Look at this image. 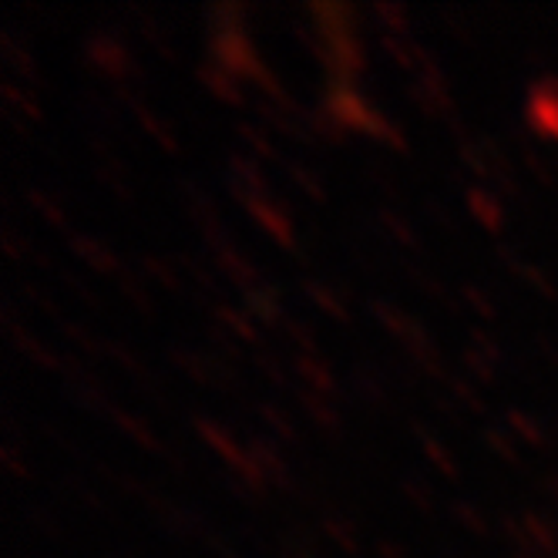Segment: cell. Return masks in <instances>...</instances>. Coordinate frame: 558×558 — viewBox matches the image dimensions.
I'll return each mask as SVG.
<instances>
[{
    "label": "cell",
    "instance_id": "cell-27",
    "mask_svg": "<svg viewBox=\"0 0 558 558\" xmlns=\"http://www.w3.org/2000/svg\"><path fill=\"white\" fill-rule=\"evenodd\" d=\"M0 51H4V61L14 68V74L21 77V82H27V85H34L37 82V68H34V58L14 41L11 34H4L0 37Z\"/></svg>",
    "mask_w": 558,
    "mask_h": 558
},
{
    "label": "cell",
    "instance_id": "cell-22",
    "mask_svg": "<svg viewBox=\"0 0 558 558\" xmlns=\"http://www.w3.org/2000/svg\"><path fill=\"white\" fill-rule=\"evenodd\" d=\"M172 364L189 374L195 384H213V361L209 353H198V350H185V347H172Z\"/></svg>",
    "mask_w": 558,
    "mask_h": 558
},
{
    "label": "cell",
    "instance_id": "cell-35",
    "mask_svg": "<svg viewBox=\"0 0 558 558\" xmlns=\"http://www.w3.org/2000/svg\"><path fill=\"white\" fill-rule=\"evenodd\" d=\"M451 511H454V518H458V522H461L471 535L488 538L492 525H488V518H485V511H482V508H474L471 501H454V505H451Z\"/></svg>",
    "mask_w": 558,
    "mask_h": 558
},
{
    "label": "cell",
    "instance_id": "cell-19",
    "mask_svg": "<svg viewBox=\"0 0 558 558\" xmlns=\"http://www.w3.org/2000/svg\"><path fill=\"white\" fill-rule=\"evenodd\" d=\"M300 404H303L306 417H310L316 427H320V430H327V434H337V430H340V414H337V408L330 404V397L313 393V390H303V387H300Z\"/></svg>",
    "mask_w": 558,
    "mask_h": 558
},
{
    "label": "cell",
    "instance_id": "cell-2",
    "mask_svg": "<svg viewBox=\"0 0 558 558\" xmlns=\"http://www.w3.org/2000/svg\"><path fill=\"white\" fill-rule=\"evenodd\" d=\"M85 54H88V61L101 71V74H108L114 85H129L132 77L138 74V64H135V58L114 41L111 34H95L92 41H88V48H85Z\"/></svg>",
    "mask_w": 558,
    "mask_h": 558
},
{
    "label": "cell",
    "instance_id": "cell-55",
    "mask_svg": "<svg viewBox=\"0 0 558 558\" xmlns=\"http://www.w3.org/2000/svg\"><path fill=\"white\" fill-rule=\"evenodd\" d=\"M545 488H548V495L558 501V477H545Z\"/></svg>",
    "mask_w": 558,
    "mask_h": 558
},
{
    "label": "cell",
    "instance_id": "cell-21",
    "mask_svg": "<svg viewBox=\"0 0 558 558\" xmlns=\"http://www.w3.org/2000/svg\"><path fill=\"white\" fill-rule=\"evenodd\" d=\"M235 135H239V142L246 145V155H253V158H263V162H276L279 158V148H276V142H272V135L266 132V129H259V125H253V122H239L235 125Z\"/></svg>",
    "mask_w": 558,
    "mask_h": 558
},
{
    "label": "cell",
    "instance_id": "cell-8",
    "mask_svg": "<svg viewBox=\"0 0 558 558\" xmlns=\"http://www.w3.org/2000/svg\"><path fill=\"white\" fill-rule=\"evenodd\" d=\"M4 330H8L11 343H14V347H17L21 353H27V356H31V361H34L37 367H45V371H61V364H64L61 356H58V353H51V350H48V347H45L41 340H37V337H34V333H31V330H27L24 324H17L11 310L4 313Z\"/></svg>",
    "mask_w": 558,
    "mask_h": 558
},
{
    "label": "cell",
    "instance_id": "cell-14",
    "mask_svg": "<svg viewBox=\"0 0 558 558\" xmlns=\"http://www.w3.org/2000/svg\"><path fill=\"white\" fill-rule=\"evenodd\" d=\"M303 293H306V300L316 310H324L330 320H337V324H347L350 320L347 296L340 290H333L330 283H320V279H303Z\"/></svg>",
    "mask_w": 558,
    "mask_h": 558
},
{
    "label": "cell",
    "instance_id": "cell-34",
    "mask_svg": "<svg viewBox=\"0 0 558 558\" xmlns=\"http://www.w3.org/2000/svg\"><path fill=\"white\" fill-rule=\"evenodd\" d=\"M138 34L145 37V41L155 48V54L158 58H166V61H175V48H172V41H169V34L158 27L151 17H145V14H138Z\"/></svg>",
    "mask_w": 558,
    "mask_h": 558
},
{
    "label": "cell",
    "instance_id": "cell-13",
    "mask_svg": "<svg viewBox=\"0 0 558 558\" xmlns=\"http://www.w3.org/2000/svg\"><path fill=\"white\" fill-rule=\"evenodd\" d=\"M464 198H468V209H471V216H474L477 222H482L488 232H498V229L505 226L501 198H498L492 189H485V185H468Z\"/></svg>",
    "mask_w": 558,
    "mask_h": 558
},
{
    "label": "cell",
    "instance_id": "cell-51",
    "mask_svg": "<svg viewBox=\"0 0 558 558\" xmlns=\"http://www.w3.org/2000/svg\"><path fill=\"white\" fill-rule=\"evenodd\" d=\"M0 458H4V468H8V471H11L14 477H31V468H27V464L21 461V454H17V451H14L11 445H8L4 451H0Z\"/></svg>",
    "mask_w": 558,
    "mask_h": 558
},
{
    "label": "cell",
    "instance_id": "cell-39",
    "mask_svg": "<svg viewBox=\"0 0 558 558\" xmlns=\"http://www.w3.org/2000/svg\"><path fill=\"white\" fill-rule=\"evenodd\" d=\"M464 371L471 374L474 384H492L498 364H492L488 356H485V353H477L474 347H464Z\"/></svg>",
    "mask_w": 558,
    "mask_h": 558
},
{
    "label": "cell",
    "instance_id": "cell-24",
    "mask_svg": "<svg viewBox=\"0 0 558 558\" xmlns=\"http://www.w3.org/2000/svg\"><path fill=\"white\" fill-rule=\"evenodd\" d=\"M380 45H384V51L390 54V61L397 64V68H404V71H417V64H421V54H424V48L421 45H414L411 37H397V34H384L380 37Z\"/></svg>",
    "mask_w": 558,
    "mask_h": 558
},
{
    "label": "cell",
    "instance_id": "cell-31",
    "mask_svg": "<svg viewBox=\"0 0 558 558\" xmlns=\"http://www.w3.org/2000/svg\"><path fill=\"white\" fill-rule=\"evenodd\" d=\"M287 179L306 195V198H313V203H324L327 198V189L320 185V179H316L306 166H300V162H287Z\"/></svg>",
    "mask_w": 558,
    "mask_h": 558
},
{
    "label": "cell",
    "instance_id": "cell-49",
    "mask_svg": "<svg viewBox=\"0 0 558 558\" xmlns=\"http://www.w3.org/2000/svg\"><path fill=\"white\" fill-rule=\"evenodd\" d=\"M468 347H474L477 353H485L492 364H501V356H505V353H501V347H498V340H492L482 327H474V330H471Z\"/></svg>",
    "mask_w": 558,
    "mask_h": 558
},
{
    "label": "cell",
    "instance_id": "cell-18",
    "mask_svg": "<svg viewBox=\"0 0 558 558\" xmlns=\"http://www.w3.org/2000/svg\"><path fill=\"white\" fill-rule=\"evenodd\" d=\"M0 95H4V114L11 118V122L17 118V129H24L27 122H37V118H41L37 101L17 82H4V85H0Z\"/></svg>",
    "mask_w": 558,
    "mask_h": 558
},
{
    "label": "cell",
    "instance_id": "cell-20",
    "mask_svg": "<svg viewBox=\"0 0 558 558\" xmlns=\"http://www.w3.org/2000/svg\"><path fill=\"white\" fill-rule=\"evenodd\" d=\"M411 430H414V437L421 441V451L427 454V461H430L437 471H441L445 477H458V461L451 458V451H448L441 441H437L434 434H427V427H424V424L411 421Z\"/></svg>",
    "mask_w": 558,
    "mask_h": 558
},
{
    "label": "cell",
    "instance_id": "cell-6",
    "mask_svg": "<svg viewBox=\"0 0 558 558\" xmlns=\"http://www.w3.org/2000/svg\"><path fill=\"white\" fill-rule=\"evenodd\" d=\"M246 451H250V458L256 461V468L263 471L266 485H272V488H293V485H290V468H287L283 454H279V448L269 441V437L253 434L250 441H246Z\"/></svg>",
    "mask_w": 558,
    "mask_h": 558
},
{
    "label": "cell",
    "instance_id": "cell-12",
    "mask_svg": "<svg viewBox=\"0 0 558 558\" xmlns=\"http://www.w3.org/2000/svg\"><path fill=\"white\" fill-rule=\"evenodd\" d=\"M71 253L95 272H111V276L122 272L118 256L108 250V243H101V239H95V235H71Z\"/></svg>",
    "mask_w": 558,
    "mask_h": 558
},
{
    "label": "cell",
    "instance_id": "cell-15",
    "mask_svg": "<svg viewBox=\"0 0 558 558\" xmlns=\"http://www.w3.org/2000/svg\"><path fill=\"white\" fill-rule=\"evenodd\" d=\"M108 417H111V424L118 427V430H122L125 437H132V441L135 445H142L145 451H155V454H166V445L162 441H158V437H155V430L142 421V417H135L132 411H125V408H108Z\"/></svg>",
    "mask_w": 558,
    "mask_h": 558
},
{
    "label": "cell",
    "instance_id": "cell-43",
    "mask_svg": "<svg viewBox=\"0 0 558 558\" xmlns=\"http://www.w3.org/2000/svg\"><path fill=\"white\" fill-rule=\"evenodd\" d=\"M61 330H64V337L74 343V350H82V353H101V347H105V340H98L95 333H88L85 327H77V324H71V320H64Z\"/></svg>",
    "mask_w": 558,
    "mask_h": 558
},
{
    "label": "cell",
    "instance_id": "cell-44",
    "mask_svg": "<svg viewBox=\"0 0 558 558\" xmlns=\"http://www.w3.org/2000/svg\"><path fill=\"white\" fill-rule=\"evenodd\" d=\"M283 333H287V340L296 347V353H320V350H316V337H313V330H310L306 324L287 320V324H283Z\"/></svg>",
    "mask_w": 558,
    "mask_h": 558
},
{
    "label": "cell",
    "instance_id": "cell-45",
    "mask_svg": "<svg viewBox=\"0 0 558 558\" xmlns=\"http://www.w3.org/2000/svg\"><path fill=\"white\" fill-rule=\"evenodd\" d=\"M461 300H464L477 316H482V320H495V316H498V310H495V303H492V296H488L485 290L464 287V290H461Z\"/></svg>",
    "mask_w": 558,
    "mask_h": 558
},
{
    "label": "cell",
    "instance_id": "cell-26",
    "mask_svg": "<svg viewBox=\"0 0 558 558\" xmlns=\"http://www.w3.org/2000/svg\"><path fill=\"white\" fill-rule=\"evenodd\" d=\"M320 525H324V535H327L337 548H343V551H356V529H353V522H350L347 514L327 511V514L320 518Z\"/></svg>",
    "mask_w": 558,
    "mask_h": 558
},
{
    "label": "cell",
    "instance_id": "cell-4",
    "mask_svg": "<svg viewBox=\"0 0 558 558\" xmlns=\"http://www.w3.org/2000/svg\"><path fill=\"white\" fill-rule=\"evenodd\" d=\"M246 213L256 219V226L263 232H269V239H272L276 246L293 250V243H296V235H293V216H287L283 206L272 203L269 195H263V198H253V203L246 206Z\"/></svg>",
    "mask_w": 558,
    "mask_h": 558
},
{
    "label": "cell",
    "instance_id": "cell-10",
    "mask_svg": "<svg viewBox=\"0 0 558 558\" xmlns=\"http://www.w3.org/2000/svg\"><path fill=\"white\" fill-rule=\"evenodd\" d=\"M239 296H243V306H246V313L253 316L256 324H266V327H283L287 324L283 303H279V293L269 283H259V287L239 293Z\"/></svg>",
    "mask_w": 558,
    "mask_h": 558
},
{
    "label": "cell",
    "instance_id": "cell-7",
    "mask_svg": "<svg viewBox=\"0 0 558 558\" xmlns=\"http://www.w3.org/2000/svg\"><path fill=\"white\" fill-rule=\"evenodd\" d=\"M213 263H216V269L229 279V283H232L239 293H246V290H253V287L263 283V276L256 272V266H253L243 253H239L232 243L213 250Z\"/></svg>",
    "mask_w": 558,
    "mask_h": 558
},
{
    "label": "cell",
    "instance_id": "cell-38",
    "mask_svg": "<svg viewBox=\"0 0 558 558\" xmlns=\"http://www.w3.org/2000/svg\"><path fill=\"white\" fill-rule=\"evenodd\" d=\"M27 206L41 216L45 222H51V226H64V209L54 203V198L48 195V192H41V189H27Z\"/></svg>",
    "mask_w": 558,
    "mask_h": 558
},
{
    "label": "cell",
    "instance_id": "cell-37",
    "mask_svg": "<svg viewBox=\"0 0 558 558\" xmlns=\"http://www.w3.org/2000/svg\"><path fill=\"white\" fill-rule=\"evenodd\" d=\"M259 417H263V424L269 427V434L272 437H279V441H296V427H293V421L279 411L276 404H259Z\"/></svg>",
    "mask_w": 558,
    "mask_h": 558
},
{
    "label": "cell",
    "instance_id": "cell-23",
    "mask_svg": "<svg viewBox=\"0 0 558 558\" xmlns=\"http://www.w3.org/2000/svg\"><path fill=\"white\" fill-rule=\"evenodd\" d=\"M371 313L377 316V324H380L387 333H393L397 340H404V337L411 333V327L417 324L414 316H408L401 306H393V303H387V300H374V303H371Z\"/></svg>",
    "mask_w": 558,
    "mask_h": 558
},
{
    "label": "cell",
    "instance_id": "cell-16",
    "mask_svg": "<svg viewBox=\"0 0 558 558\" xmlns=\"http://www.w3.org/2000/svg\"><path fill=\"white\" fill-rule=\"evenodd\" d=\"M213 316H216V324L235 337L239 343H253L256 340V320L243 310V306H235V303H216L213 306Z\"/></svg>",
    "mask_w": 558,
    "mask_h": 558
},
{
    "label": "cell",
    "instance_id": "cell-41",
    "mask_svg": "<svg viewBox=\"0 0 558 558\" xmlns=\"http://www.w3.org/2000/svg\"><path fill=\"white\" fill-rule=\"evenodd\" d=\"M253 364H256V371H259L269 384H276V387H287V384H290V380H287V367L279 364V356H276V353L259 350V353L253 356Z\"/></svg>",
    "mask_w": 558,
    "mask_h": 558
},
{
    "label": "cell",
    "instance_id": "cell-29",
    "mask_svg": "<svg viewBox=\"0 0 558 558\" xmlns=\"http://www.w3.org/2000/svg\"><path fill=\"white\" fill-rule=\"evenodd\" d=\"M505 424L511 427L514 437H522V441H529V445H545V430H542V424H538L529 411L511 408V411L505 414Z\"/></svg>",
    "mask_w": 558,
    "mask_h": 558
},
{
    "label": "cell",
    "instance_id": "cell-46",
    "mask_svg": "<svg viewBox=\"0 0 558 558\" xmlns=\"http://www.w3.org/2000/svg\"><path fill=\"white\" fill-rule=\"evenodd\" d=\"M356 387H361V393L367 397L374 408H387V390H384V384L371 371H356Z\"/></svg>",
    "mask_w": 558,
    "mask_h": 558
},
{
    "label": "cell",
    "instance_id": "cell-25",
    "mask_svg": "<svg viewBox=\"0 0 558 558\" xmlns=\"http://www.w3.org/2000/svg\"><path fill=\"white\" fill-rule=\"evenodd\" d=\"M138 266H142V276L155 279V283H162L169 293H179L182 290V269H175L179 263L162 259V256H142Z\"/></svg>",
    "mask_w": 558,
    "mask_h": 558
},
{
    "label": "cell",
    "instance_id": "cell-1",
    "mask_svg": "<svg viewBox=\"0 0 558 558\" xmlns=\"http://www.w3.org/2000/svg\"><path fill=\"white\" fill-rule=\"evenodd\" d=\"M209 61L226 68L243 85H250V77L263 68L256 48L250 45V37L243 31H213L209 34Z\"/></svg>",
    "mask_w": 558,
    "mask_h": 558
},
{
    "label": "cell",
    "instance_id": "cell-52",
    "mask_svg": "<svg viewBox=\"0 0 558 558\" xmlns=\"http://www.w3.org/2000/svg\"><path fill=\"white\" fill-rule=\"evenodd\" d=\"M377 555H380V558H411L404 545H397V542H390V538H380V542H377Z\"/></svg>",
    "mask_w": 558,
    "mask_h": 558
},
{
    "label": "cell",
    "instance_id": "cell-11",
    "mask_svg": "<svg viewBox=\"0 0 558 558\" xmlns=\"http://www.w3.org/2000/svg\"><path fill=\"white\" fill-rule=\"evenodd\" d=\"M293 371H296V377L303 380V390L324 393V397H330V393L337 390L333 371L324 364V356H320V353H296V356H293Z\"/></svg>",
    "mask_w": 558,
    "mask_h": 558
},
{
    "label": "cell",
    "instance_id": "cell-30",
    "mask_svg": "<svg viewBox=\"0 0 558 558\" xmlns=\"http://www.w3.org/2000/svg\"><path fill=\"white\" fill-rule=\"evenodd\" d=\"M448 393L454 397V404H461L464 411H474V414H482V411H485V397H482V390H477V384L468 380V377H448Z\"/></svg>",
    "mask_w": 558,
    "mask_h": 558
},
{
    "label": "cell",
    "instance_id": "cell-33",
    "mask_svg": "<svg viewBox=\"0 0 558 558\" xmlns=\"http://www.w3.org/2000/svg\"><path fill=\"white\" fill-rule=\"evenodd\" d=\"M482 437H485V445H488L501 461L518 464V445H514V434H511V430H505V427H498V424H488V427L482 430Z\"/></svg>",
    "mask_w": 558,
    "mask_h": 558
},
{
    "label": "cell",
    "instance_id": "cell-36",
    "mask_svg": "<svg viewBox=\"0 0 558 558\" xmlns=\"http://www.w3.org/2000/svg\"><path fill=\"white\" fill-rule=\"evenodd\" d=\"M377 219H380L384 232H390L401 246H411V250L417 246V232L411 229V222L404 216H397L393 209H377Z\"/></svg>",
    "mask_w": 558,
    "mask_h": 558
},
{
    "label": "cell",
    "instance_id": "cell-42",
    "mask_svg": "<svg viewBox=\"0 0 558 558\" xmlns=\"http://www.w3.org/2000/svg\"><path fill=\"white\" fill-rule=\"evenodd\" d=\"M522 162H525V169L545 185V189H551L555 185V169H551V162H548V158H542L532 145H525L522 148Z\"/></svg>",
    "mask_w": 558,
    "mask_h": 558
},
{
    "label": "cell",
    "instance_id": "cell-28",
    "mask_svg": "<svg viewBox=\"0 0 558 558\" xmlns=\"http://www.w3.org/2000/svg\"><path fill=\"white\" fill-rule=\"evenodd\" d=\"M118 279V290L125 293L129 303H135L142 313H151V296H148V287H145V279H142V269H125L114 276Z\"/></svg>",
    "mask_w": 558,
    "mask_h": 558
},
{
    "label": "cell",
    "instance_id": "cell-3",
    "mask_svg": "<svg viewBox=\"0 0 558 558\" xmlns=\"http://www.w3.org/2000/svg\"><path fill=\"white\" fill-rule=\"evenodd\" d=\"M324 105L330 108V114L337 118V122H340L347 132H361V135H367V129H371V122H374V114H377V108H371V105H367L361 95H356L347 82L330 85Z\"/></svg>",
    "mask_w": 558,
    "mask_h": 558
},
{
    "label": "cell",
    "instance_id": "cell-40",
    "mask_svg": "<svg viewBox=\"0 0 558 558\" xmlns=\"http://www.w3.org/2000/svg\"><path fill=\"white\" fill-rule=\"evenodd\" d=\"M374 14L384 24V34H397V37H408L411 24H408V11L397 8V4H374Z\"/></svg>",
    "mask_w": 558,
    "mask_h": 558
},
{
    "label": "cell",
    "instance_id": "cell-48",
    "mask_svg": "<svg viewBox=\"0 0 558 558\" xmlns=\"http://www.w3.org/2000/svg\"><path fill=\"white\" fill-rule=\"evenodd\" d=\"M401 492H404V498L417 508V511H430V505H434V495H430V488H424L417 477H404L401 482Z\"/></svg>",
    "mask_w": 558,
    "mask_h": 558
},
{
    "label": "cell",
    "instance_id": "cell-53",
    "mask_svg": "<svg viewBox=\"0 0 558 558\" xmlns=\"http://www.w3.org/2000/svg\"><path fill=\"white\" fill-rule=\"evenodd\" d=\"M427 213H434V219L441 222L445 229H454V226H451V219H448V209H445L441 203H434V198H430V203H427Z\"/></svg>",
    "mask_w": 558,
    "mask_h": 558
},
{
    "label": "cell",
    "instance_id": "cell-9",
    "mask_svg": "<svg viewBox=\"0 0 558 558\" xmlns=\"http://www.w3.org/2000/svg\"><path fill=\"white\" fill-rule=\"evenodd\" d=\"M330 71L340 77V82H353L356 74L364 71V48H361V41H356L353 34H337V37H330Z\"/></svg>",
    "mask_w": 558,
    "mask_h": 558
},
{
    "label": "cell",
    "instance_id": "cell-32",
    "mask_svg": "<svg viewBox=\"0 0 558 558\" xmlns=\"http://www.w3.org/2000/svg\"><path fill=\"white\" fill-rule=\"evenodd\" d=\"M367 135H371L374 142H380V145L393 148V151H408V138L401 135V129H397V125L390 122V118H384L380 111L374 114V122H371Z\"/></svg>",
    "mask_w": 558,
    "mask_h": 558
},
{
    "label": "cell",
    "instance_id": "cell-17",
    "mask_svg": "<svg viewBox=\"0 0 558 558\" xmlns=\"http://www.w3.org/2000/svg\"><path fill=\"white\" fill-rule=\"evenodd\" d=\"M529 125L535 135L545 138H558V98L555 95H542L532 88L529 95Z\"/></svg>",
    "mask_w": 558,
    "mask_h": 558
},
{
    "label": "cell",
    "instance_id": "cell-50",
    "mask_svg": "<svg viewBox=\"0 0 558 558\" xmlns=\"http://www.w3.org/2000/svg\"><path fill=\"white\" fill-rule=\"evenodd\" d=\"M522 279H525V283H529L535 293H542L545 300H555V283H551V279H548L538 266H532V263H529V266L522 269Z\"/></svg>",
    "mask_w": 558,
    "mask_h": 558
},
{
    "label": "cell",
    "instance_id": "cell-54",
    "mask_svg": "<svg viewBox=\"0 0 558 558\" xmlns=\"http://www.w3.org/2000/svg\"><path fill=\"white\" fill-rule=\"evenodd\" d=\"M511 558H548V555H542L538 548H525V551H511Z\"/></svg>",
    "mask_w": 558,
    "mask_h": 558
},
{
    "label": "cell",
    "instance_id": "cell-5",
    "mask_svg": "<svg viewBox=\"0 0 558 558\" xmlns=\"http://www.w3.org/2000/svg\"><path fill=\"white\" fill-rule=\"evenodd\" d=\"M195 74H198V82H203V88L216 95V101H222L229 108H246L250 105V95H246L243 82L232 77L226 68H219L216 61H203Z\"/></svg>",
    "mask_w": 558,
    "mask_h": 558
},
{
    "label": "cell",
    "instance_id": "cell-47",
    "mask_svg": "<svg viewBox=\"0 0 558 558\" xmlns=\"http://www.w3.org/2000/svg\"><path fill=\"white\" fill-rule=\"evenodd\" d=\"M408 269H411V279H414V283H417L424 293H430L434 300H448V287H445L434 272H427V269H421V266H408Z\"/></svg>",
    "mask_w": 558,
    "mask_h": 558
}]
</instances>
